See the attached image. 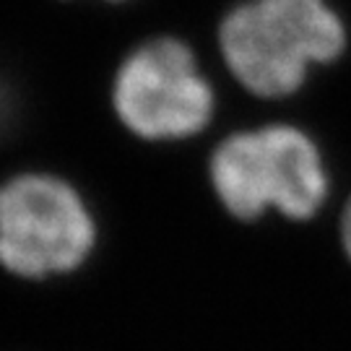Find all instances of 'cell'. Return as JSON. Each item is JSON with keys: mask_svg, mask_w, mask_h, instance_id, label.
<instances>
[{"mask_svg": "<svg viewBox=\"0 0 351 351\" xmlns=\"http://www.w3.org/2000/svg\"><path fill=\"white\" fill-rule=\"evenodd\" d=\"M216 45L245 91L284 99L341 60L349 24L333 0H237L219 21Z\"/></svg>", "mask_w": 351, "mask_h": 351, "instance_id": "obj_1", "label": "cell"}, {"mask_svg": "<svg viewBox=\"0 0 351 351\" xmlns=\"http://www.w3.org/2000/svg\"><path fill=\"white\" fill-rule=\"evenodd\" d=\"M211 182L237 219H255L268 208L307 219L328 195L320 149L289 123L239 130L221 141L211 156Z\"/></svg>", "mask_w": 351, "mask_h": 351, "instance_id": "obj_2", "label": "cell"}, {"mask_svg": "<svg viewBox=\"0 0 351 351\" xmlns=\"http://www.w3.org/2000/svg\"><path fill=\"white\" fill-rule=\"evenodd\" d=\"M94 242V219L65 180L29 172L0 185V263L11 274H71L88 258Z\"/></svg>", "mask_w": 351, "mask_h": 351, "instance_id": "obj_3", "label": "cell"}, {"mask_svg": "<svg viewBox=\"0 0 351 351\" xmlns=\"http://www.w3.org/2000/svg\"><path fill=\"white\" fill-rule=\"evenodd\" d=\"M114 112L146 141H180L208 128L216 94L182 39L156 37L128 55L114 75Z\"/></svg>", "mask_w": 351, "mask_h": 351, "instance_id": "obj_4", "label": "cell"}, {"mask_svg": "<svg viewBox=\"0 0 351 351\" xmlns=\"http://www.w3.org/2000/svg\"><path fill=\"white\" fill-rule=\"evenodd\" d=\"M16 123V97L5 78H0V138L8 136L11 125Z\"/></svg>", "mask_w": 351, "mask_h": 351, "instance_id": "obj_5", "label": "cell"}, {"mask_svg": "<svg viewBox=\"0 0 351 351\" xmlns=\"http://www.w3.org/2000/svg\"><path fill=\"white\" fill-rule=\"evenodd\" d=\"M341 237H343V247H346L351 258V201L346 206V211H343V219H341Z\"/></svg>", "mask_w": 351, "mask_h": 351, "instance_id": "obj_6", "label": "cell"}]
</instances>
